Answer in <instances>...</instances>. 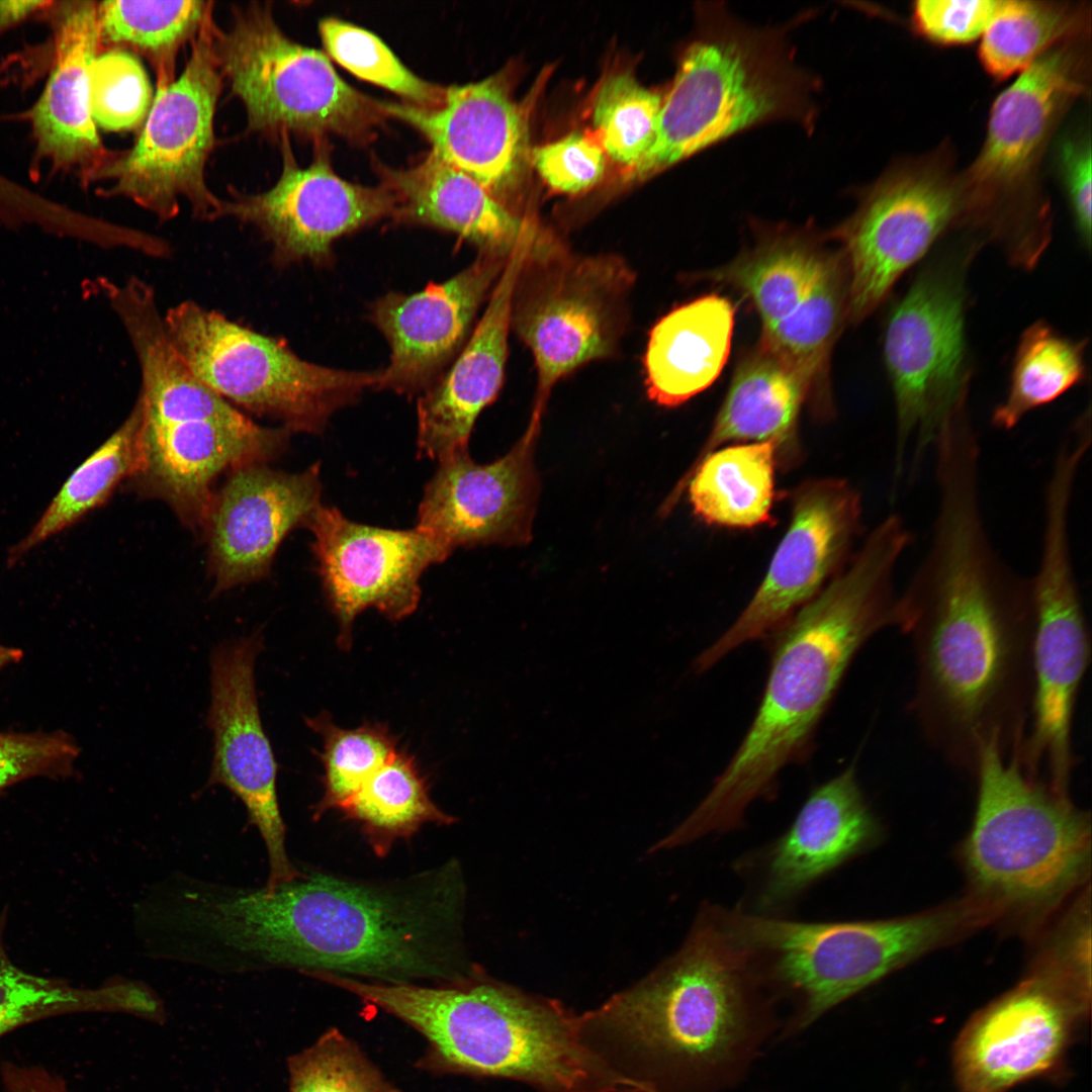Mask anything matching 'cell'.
<instances>
[{"label":"cell","instance_id":"obj_5","mask_svg":"<svg viewBox=\"0 0 1092 1092\" xmlns=\"http://www.w3.org/2000/svg\"><path fill=\"white\" fill-rule=\"evenodd\" d=\"M317 980L345 990L416 1030L426 1041L417 1068L435 1075L507 1079L538 1092H643L582 1042L578 1014L478 972L452 984Z\"/></svg>","mask_w":1092,"mask_h":1092},{"label":"cell","instance_id":"obj_14","mask_svg":"<svg viewBox=\"0 0 1092 1092\" xmlns=\"http://www.w3.org/2000/svg\"><path fill=\"white\" fill-rule=\"evenodd\" d=\"M214 27L210 11L191 40L180 77L158 86L133 147L108 153L86 180L111 182L104 195L130 199L162 222L178 214L181 199L190 204L197 218H219L221 199L205 181L223 80L213 53Z\"/></svg>","mask_w":1092,"mask_h":1092},{"label":"cell","instance_id":"obj_50","mask_svg":"<svg viewBox=\"0 0 1092 1092\" xmlns=\"http://www.w3.org/2000/svg\"><path fill=\"white\" fill-rule=\"evenodd\" d=\"M1057 164L1078 238L1091 246V138L1083 125L1067 132L1057 148Z\"/></svg>","mask_w":1092,"mask_h":1092},{"label":"cell","instance_id":"obj_10","mask_svg":"<svg viewBox=\"0 0 1092 1092\" xmlns=\"http://www.w3.org/2000/svg\"><path fill=\"white\" fill-rule=\"evenodd\" d=\"M213 53L250 132L366 143L387 118L382 102L347 84L327 54L289 38L267 3L234 7L228 29L214 27Z\"/></svg>","mask_w":1092,"mask_h":1092},{"label":"cell","instance_id":"obj_33","mask_svg":"<svg viewBox=\"0 0 1092 1092\" xmlns=\"http://www.w3.org/2000/svg\"><path fill=\"white\" fill-rule=\"evenodd\" d=\"M777 465L774 441L715 450L685 478L695 514L707 524L728 528L769 523Z\"/></svg>","mask_w":1092,"mask_h":1092},{"label":"cell","instance_id":"obj_21","mask_svg":"<svg viewBox=\"0 0 1092 1092\" xmlns=\"http://www.w3.org/2000/svg\"><path fill=\"white\" fill-rule=\"evenodd\" d=\"M1088 999L1071 983L1034 979L980 1011L953 1049L962 1092H1009L1058 1068Z\"/></svg>","mask_w":1092,"mask_h":1092},{"label":"cell","instance_id":"obj_34","mask_svg":"<svg viewBox=\"0 0 1092 1092\" xmlns=\"http://www.w3.org/2000/svg\"><path fill=\"white\" fill-rule=\"evenodd\" d=\"M840 260L828 255L813 286L786 318L762 330L759 348L782 359L805 379L817 410L829 406L824 392L829 352L847 308Z\"/></svg>","mask_w":1092,"mask_h":1092},{"label":"cell","instance_id":"obj_41","mask_svg":"<svg viewBox=\"0 0 1092 1092\" xmlns=\"http://www.w3.org/2000/svg\"><path fill=\"white\" fill-rule=\"evenodd\" d=\"M318 31L327 54L356 77L411 104L434 107L443 102L446 87L417 76L373 32L336 17L323 18Z\"/></svg>","mask_w":1092,"mask_h":1092},{"label":"cell","instance_id":"obj_1","mask_svg":"<svg viewBox=\"0 0 1092 1092\" xmlns=\"http://www.w3.org/2000/svg\"><path fill=\"white\" fill-rule=\"evenodd\" d=\"M927 549L898 595L895 627L911 640V710L930 746L975 775L982 751L1010 757L1027 731L1034 609L1030 578L1001 557L983 516L981 477L951 466L935 477Z\"/></svg>","mask_w":1092,"mask_h":1092},{"label":"cell","instance_id":"obj_45","mask_svg":"<svg viewBox=\"0 0 1092 1092\" xmlns=\"http://www.w3.org/2000/svg\"><path fill=\"white\" fill-rule=\"evenodd\" d=\"M90 108L96 126L109 131L132 130L146 120L153 90L141 61L114 48L99 53L89 69Z\"/></svg>","mask_w":1092,"mask_h":1092},{"label":"cell","instance_id":"obj_11","mask_svg":"<svg viewBox=\"0 0 1092 1092\" xmlns=\"http://www.w3.org/2000/svg\"><path fill=\"white\" fill-rule=\"evenodd\" d=\"M164 321L175 348L203 384L232 404L281 421L290 432L321 433L334 413L379 382L381 369L350 371L308 362L283 341L192 300L169 308Z\"/></svg>","mask_w":1092,"mask_h":1092},{"label":"cell","instance_id":"obj_30","mask_svg":"<svg viewBox=\"0 0 1092 1092\" xmlns=\"http://www.w3.org/2000/svg\"><path fill=\"white\" fill-rule=\"evenodd\" d=\"M878 831L855 770L815 789L789 830L771 847L762 900L783 903L866 849Z\"/></svg>","mask_w":1092,"mask_h":1092},{"label":"cell","instance_id":"obj_2","mask_svg":"<svg viewBox=\"0 0 1092 1092\" xmlns=\"http://www.w3.org/2000/svg\"><path fill=\"white\" fill-rule=\"evenodd\" d=\"M422 878L376 886L315 873L271 890L200 885L182 924L209 967L452 984L472 974L455 961L461 883L445 869Z\"/></svg>","mask_w":1092,"mask_h":1092},{"label":"cell","instance_id":"obj_23","mask_svg":"<svg viewBox=\"0 0 1092 1092\" xmlns=\"http://www.w3.org/2000/svg\"><path fill=\"white\" fill-rule=\"evenodd\" d=\"M539 430L529 424L512 450L489 464L475 463L468 449L440 460L425 487L416 528L449 556L459 547L527 544L539 491Z\"/></svg>","mask_w":1092,"mask_h":1092},{"label":"cell","instance_id":"obj_17","mask_svg":"<svg viewBox=\"0 0 1092 1092\" xmlns=\"http://www.w3.org/2000/svg\"><path fill=\"white\" fill-rule=\"evenodd\" d=\"M790 503L789 527L762 581L736 621L698 656L696 671L777 633L843 569L861 529L858 490L846 479H809L793 489Z\"/></svg>","mask_w":1092,"mask_h":1092},{"label":"cell","instance_id":"obj_32","mask_svg":"<svg viewBox=\"0 0 1092 1092\" xmlns=\"http://www.w3.org/2000/svg\"><path fill=\"white\" fill-rule=\"evenodd\" d=\"M809 396V385L796 369L758 348L735 371L711 433L691 469L720 446L734 441H774L778 464L783 469L792 468L801 458L797 423Z\"/></svg>","mask_w":1092,"mask_h":1092},{"label":"cell","instance_id":"obj_40","mask_svg":"<svg viewBox=\"0 0 1092 1092\" xmlns=\"http://www.w3.org/2000/svg\"><path fill=\"white\" fill-rule=\"evenodd\" d=\"M211 11L210 2L103 1L97 4L100 42L129 47L156 66L158 86L173 81L174 59Z\"/></svg>","mask_w":1092,"mask_h":1092},{"label":"cell","instance_id":"obj_25","mask_svg":"<svg viewBox=\"0 0 1092 1092\" xmlns=\"http://www.w3.org/2000/svg\"><path fill=\"white\" fill-rule=\"evenodd\" d=\"M320 464L302 472L255 463L229 472L213 491L202 532L213 593L261 579L286 535L307 526L321 504Z\"/></svg>","mask_w":1092,"mask_h":1092},{"label":"cell","instance_id":"obj_18","mask_svg":"<svg viewBox=\"0 0 1092 1092\" xmlns=\"http://www.w3.org/2000/svg\"><path fill=\"white\" fill-rule=\"evenodd\" d=\"M290 433L256 424L229 401L171 416L142 410L139 463L127 482L139 494L165 502L192 531H202L215 479L267 464L283 452Z\"/></svg>","mask_w":1092,"mask_h":1092},{"label":"cell","instance_id":"obj_39","mask_svg":"<svg viewBox=\"0 0 1092 1092\" xmlns=\"http://www.w3.org/2000/svg\"><path fill=\"white\" fill-rule=\"evenodd\" d=\"M337 810L362 825L378 855L399 838H408L426 823L450 824L451 815L430 798L426 780L403 751L372 775Z\"/></svg>","mask_w":1092,"mask_h":1092},{"label":"cell","instance_id":"obj_35","mask_svg":"<svg viewBox=\"0 0 1092 1092\" xmlns=\"http://www.w3.org/2000/svg\"><path fill=\"white\" fill-rule=\"evenodd\" d=\"M1090 31L1091 8L1084 1L1002 0L982 36L979 59L1001 81L1020 74L1053 47Z\"/></svg>","mask_w":1092,"mask_h":1092},{"label":"cell","instance_id":"obj_27","mask_svg":"<svg viewBox=\"0 0 1092 1092\" xmlns=\"http://www.w3.org/2000/svg\"><path fill=\"white\" fill-rule=\"evenodd\" d=\"M536 244L524 243L511 253L465 345L442 376L420 394L419 456L440 461L468 449L477 417L497 396L508 359L516 279L528 251Z\"/></svg>","mask_w":1092,"mask_h":1092},{"label":"cell","instance_id":"obj_29","mask_svg":"<svg viewBox=\"0 0 1092 1092\" xmlns=\"http://www.w3.org/2000/svg\"><path fill=\"white\" fill-rule=\"evenodd\" d=\"M381 173L382 183L395 198L394 220L454 233L478 252L510 255L524 243L554 235L534 217L504 206L432 151L414 166Z\"/></svg>","mask_w":1092,"mask_h":1092},{"label":"cell","instance_id":"obj_37","mask_svg":"<svg viewBox=\"0 0 1092 1092\" xmlns=\"http://www.w3.org/2000/svg\"><path fill=\"white\" fill-rule=\"evenodd\" d=\"M141 422L138 399L122 425L70 475L27 536L10 548L9 566L103 505L119 483L134 473Z\"/></svg>","mask_w":1092,"mask_h":1092},{"label":"cell","instance_id":"obj_8","mask_svg":"<svg viewBox=\"0 0 1092 1092\" xmlns=\"http://www.w3.org/2000/svg\"><path fill=\"white\" fill-rule=\"evenodd\" d=\"M984 245L962 233L936 248L890 313L884 360L896 416L894 486L903 477L910 444L912 478L941 430L970 407L967 278Z\"/></svg>","mask_w":1092,"mask_h":1092},{"label":"cell","instance_id":"obj_52","mask_svg":"<svg viewBox=\"0 0 1092 1092\" xmlns=\"http://www.w3.org/2000/svg\"><path fill=\"white\" fill-rule=\"evenodd\" d=\"M52 2L9 0L0 1V33L34 14Z\"/></svg>","mask_w":1092,"mask_h":1092},{"label":"cell","instance_id":"obj_16","mask_svg":"<svg viewBox=\"0 0 1092 1092\" xmlns=\"http://www.w3.org/2000/svg\"><path fill=\"white\" fill-rule=\"evenodd\" d=\"M1030 578L1034 609L1033 694L1018 761L1030 778L1068 797L1076 758L1072 729L1091 644L1073 557L1061 549L1039 555Z\"/></svg>","mask_w":1092,"mask_h":1092},{"label":"cell","instance_id":"obj_4","mask_svg":"<svg viewBox=\"0 0 1092 1092\" xmlns=\"http://www.w3.org/2000/svg\"><path fill=\"white\" fill-rule=\"evenodd\" d=\"M757 976L721 912L702 913L672 957L578 1014L581 1040L644 1092H709L746 1067L768 1031Z\"/></svg>","mask_w":1092,"mask_h":1092},{"label":"cell","instance_id":"obj_7","mask_svg":"<svg viewBox=\"0 0 1092 1092\" xmlns=\"http://www.w3.org/2000/svg\"><path fill=\"white\" fill-rule=\"evenodd\" d=\"M812 81L775 31L720 14L685 53L663 97L653 143L629 179H642L754 124L808 122Z\"/></svg>","mask_w":1092,"mask_h":1092},{"label":"cell","instance_id":"obj_24","mask_svg":"<svg viewBox=\"0 0 1092 1092\" xmlns=\"http://www.w3.org/2000/svg\"><path fill=\"white\" fill-rule=\"evenodd\" d=\"M510 255L479 251L442 283L412 294L388 292L372 303L371 322L390 347L377 388L422 394L442 376L468 340Z\"/></svg>","mask_w":1092,"mask_h":1092},{"label":"cell","instance_id":"obj_46","mask_svg":"<svg viewBox=\"0 0 1092 1092\" xmlns=\"http://www.w3.org/2000/svg\"><path fill=\"white\" fill-rule=\"evenodd\" d=\"M98 990L79 989L15 966L0 946V1037L20 1026L68 1013L99 1012Z\"/></svg>","mask_w":1092,"mask_h":1092},{"label":"cell","instance_id":"obj_51","mask_svg":"<svg viewBox=\"0 0 1092 1092\" xmlns=\"http://www.w3.org/2000/svg\"><path fill=\"white\" fill-rule=\"evenodd\" d=\"M1 1078L7 1092H69L61 1078L40 1067L5 1063Z\"/></svg>","mask_w":1092,"mask_h":1092},{"label":"cell","instance_id":"obj_43","mask_svg":"<svg viewBox=\"0 0 1092 1092\" xmlns=\"http://www.w3.org/2000/svg\"><path fill=\"white\" fill-rule=\"evenodd\" d=\"M307 724L323 738L324 796L317 816L338 809L398 751L394 736L379 724L344 729L326 714Z\"/></svg>","mask_w":1092,"mask_h":1092},{"label":"cell","instance_id":"obj_38","mask_svg":"<svg viewBox=\"0 0 1092 1092\" xmlns=\"http://www.w3.org/2000/svg\"><path fill=\"white\" fill-rule=\"evenodd\" d=\"M1085 349L1086 341L1067 337L1044 321L1030 325L1019 339L1007 393L992 412L993 427L1010 431L1027 414L1081 383Z\"/></svg>","mask_w":1092,"mask_h":1092},{"label":"cell","instance_id":"obj_19","mask_svg":"<svg viewBox=\"0 0 1092 1092\" xmlns=\"http://www.w3.org/2000/svg\"><path fill=\"white\" fill-rule=\"evenodd\" d=\"M262 649L263 637L256 631L220 644L211 654L206 723L213 734V756L207 784L228 788L244 804L266 846L269 877L265 888L271 890L303 874L286 852L277 763L260 717L255 662Z\"/></svg>","mask_w":1092,"mask_h":1092},{"label":"cell","instance_id":"obj_49","mask_svg":"<svg viewBox=\"0 0 1092 1092\" xmlns=\"http://www.w3.org/2000/svg\"><path fill=\"white\" fill-rule=\"evenodd\" d=\"M1002 0H918L911 20L916 32L931 42L964 44L983 36Z\"/></svg>","mask_w":1092,"mask_h":1092},{"label":"cell","instance_id":"obj_47","mask_svg":"<svg viewBox=\"0 0 1092 1092\" xmlns=\"http://www.w3.org/2000/svg\"><path fill=\"white\" fill-rule=\"evenodd\" d=\"M79 753L75 739L63 730L0 732V792L34 777H68Z\"/></svg>","mask_w":1092,"mask_h":1092},{"label":"cell","instance_id":"obj_36","mask_svg":"<svg viewBox=\"0 0 1092 1092\" xmlns=\"http://www.w3.org/2000/svg\"><path fill=\"white\" fill-rule=\"evenodd\" d=\"M827 256L809 239L783 234L710 276L749 297L765 330L786 318L803 301Z\"/></svg>","mask_w":1092,"mask_h":1092},{"label":"cell","instance_id":"obj_6","mask_svg":"<svg viewBox=\"0 0 1092 1092\" xmlns=\"http://www.w3.org/2000/svg\"><path fill=\"white\" fill-rule=\"evenodd\" d=\"M1090 64V36L1041 55L996 98L985 142L959 175V229L996 245L1012 267L1032 270L1051 243L1040 169L1065 115L1089 96Z\"/></svg>","mask_w":1092,"mask_h":1092},{"label":"cell","instance_id":"obj_53","mask_svg":"<svg viewBox=\"0 0 1092 1092\" xmlns=\"http://www.w3.org/2000/svg\"><path fill=\"white\" fill-rule=\"evenodd\" d=\"M22 657L23 651L21 649L0 644V669L12 663H17Z\"/></svg>","mask_w":1092,"mask_h":1092},{"label":"cell","instance_id":"obj_20","mask_svg":"<svg viewBox=\"0 0 1092 1092\" xmlns=\"http://www.w3.org/2000/svg\"><path fill=\"white\" fill-rule=\"evenodd\" d=\"M280 142L283 167L276 183L259 193L234 189L219 209V218L254 226L270 244L275 264H331L338 239L392 216L395 198L383 183L362 186L341 178L324 147L309 166L299 167L287 136Z\"/></svg>","mask_w":1092,"mask_h":1092},{"label":"cell","instance_id":"obj_22","mask_svg":"<svg viewBox=\"0 0 1092 1092\" xmlns=\"http://www.w3.org/2000/svg\"><path fill=\"white\" fill-rule=\"evenodd\" d=\"M327 600L340 625L339 642L349 648L355 618L368 608L391 621L415 612L420 579L449 555L417 528L391 530L355 523L321 505L306 526Z\"/></svg>","mask_w":1092,"mask_h":1092},{"label":"cell","instance_id":"obj_48","mask_svg":"<svg viewBox=\"0 0 1092 1092\" xmlns=\"http://www.w3.org/2000/svg\"><path fill=\"white\" fill-rule=\"evenodd\" d=\"M532 162L555 191L577 194L597 184L605 171L604 150L580 132L533 149Z\"/></svg>","mask_w":1092,"mask_h":1092},{"label":"cell","instance_id":"obj_26","mask_svg":"<svg viewBox=\"0 0 1092 1092\" xmlns=\"http://www.w3.org/2000/svg\"><path fill=\"white\" fill-rule=\"evenodd\" d=\"M382 108L387 117L418 129L434 154L509 208L507 201L527 162L528 136L525 119L500 74L446 87L438 106L382 102Z\"/></svg>","mask_w":1092,"mask_h":1092},{"label":"cell","instance_id":"obj_12","mask_svg":"<svg viewBox=\"0 0 1092 1092\" xmlns=\"http://www.w3.org/2000/svg\"><path fill=\"white\" fill-rule=\"evenodd\" d=\"M956 913L855 922H799L722 912L730 936L800 1003L796 1029L941 940Z\"/></svg>","mask_w":1092,"mask_h":1092},{"label":"cell","instance_id":"obj_42","mask_svg":"<svg viewBox=\"0 0 1092 1092\" xmlns=\"http://www.w3.org/2000/svg\"><path fill=\"white\" fill-rule=\"evenodd\" d=\"M662 99L625 72L606 78L595 95L593 122L601 147L628 170L653 143Z\"/></svg>","mask_w":1092,"mask_h":1092},{"label":"cell","instance_id":"obj_9","mask_svg":"<svg viewBox=\"0 0 1092 1092\" xmlns=\"http://www.w3.org/2000/svg\"><path fill=\"white\" fill-rule=\"evenodd\" d=\"M974 777L977 808L965 848L973 879L1010 903L1040 906L1060 898L1088 866L1085 814L995 744L982 751Z\"/></svg>","mask_w":1092,"mask_h":1092},{"label":"cell","instance_id":"obj_13","mask_svg":"<svg viewBox=\"0 0 1092 1092\" xmlns=\"http://www.w3.org/2000/svg\"><path fill=\"white\" fill-rule=\"evenodd\" d=\"M635 281L632 267L616 254H577L560 239L528 251L513 291L511 329L537 370L532 421H541L558 381L615 356Z\"/></svg>","mask_w":1092,"mask_h":1092},{"label":"cell","instance_id":"obj_31","mask_svg":"<svg viewBox=\"0 0 1092 1092\" xmlns=\"http://www.w3.org/2000/svg\"><path fill=\"white\" fill-rule=\"evenodd\" d=\"M734 314L727 298L709 294L663 315L643 358L649 399L674 407L712 385L729 356Z\"/></svg>","mask_w":1092,"mask_h":1092},{"label":"cell","instance_id":"obj_3","mask_svg":"<svg viewBox=\"0 0 1092 1092\" xmlns=\"http://www.w3.org/2000/svg\"><path fill=\"white\" fill-rule=\"evenodd\" d=\"M913 541L905 520L889 514L848 565L778 631L753 722L712 790L676 827L682 841L735 828L781 769L806 753L857 651L878 631L895 627V571Z\"/></svg>","mask_w":1092,"mask_h":1092},{"label":"cell","instance_id":"obj_28","mask_svg":"<svg viewBox=\"0 0 1092 1092\" xmlns=\"http://www.w3.org/2000/svg\"><path fill=\"white\" fill-rule=\"evenodd\" d=\"M55 29V65L30 113L36 154L57 170L80 169L86 181L109 153L90 108L89 69L101 48L97 3L66 2Z\"/></svg>","mask_w":1092,"mask_h":1092},{"label":"cell","instance_id":"obj_44","mask_svg":"<svg viewBox=\"0 0 1092 1092\" xmlns=\"http://www.w3.org/2000/svg\"><path fill=\"white\" fill-rule=\"evenodd\" d=\"M287 1071L289 1092H400L337 1027L290 1056Z\"/></svg>","mask_w":1092,"mask_h":1092},{"label":"cell","instance_id":"obj_15","mask_svg":"<svg viewBox=\"0 0 1092 1092\" xmlns=\"http://www.w3.org/2000/svg\"><path fill=\"white\" fill-rule=\"evenodd\" d=\"M959 175L946 143L894 164L871 186L839 236L848 263L846 315L869 316L961 216Z\"/></svg>","mask_w":1092,"mask_h":1092}]
</instances>
